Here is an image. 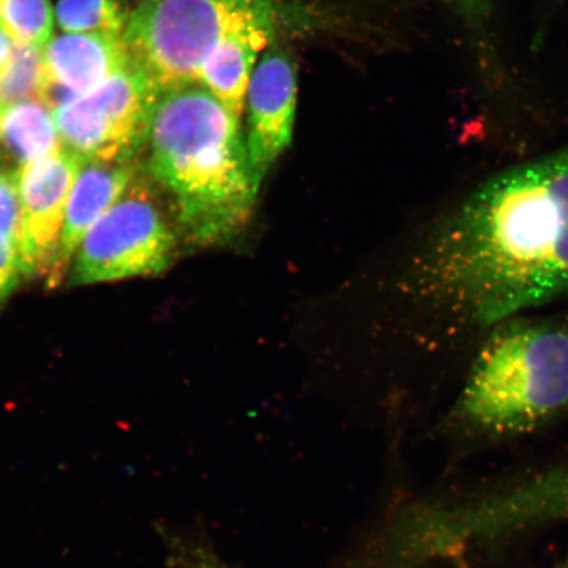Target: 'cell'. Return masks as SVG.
I'll list each match as a JSON object with an SVG mask.
<instances>
[{"label": "cell", "instance_id": "17", "mask_svg": "<svg viewBox=\"0 0 568 568\" xmlns=\"http://www.w3.org/2000/svg\"><path fill=\"white\" fill-rule=\"evenodd\" d=\"M20 204L16 176L0 174V234L18 241Z\"/></svg>", "mask_w": 568, "mask_h": 568}, {"label": "cell", "instance_id": "5", "mask_svg": "<svg viewBox=\"0 0 568 568\" xmlns=\"http://www.w3.org/2000/svg\"><path fill=\"white\" fill-rule=\"evenodd\" d=\"M159 97L131 62L101 87L53 112L62 144L83 162L130 161L146 140Z\"/></svg>", "mask_w": 568, "mask_h": 568}, {"label": "cell", "instance_id": "6", "mask_svg": "<svg viewBox=\"0 0 568 568\" xmlns=\"http://www.w3.org/2000/svg\"><path fill=\"white\" fill-rule=\"evenodd\" d=\"M175 236L161 212L138 189L122 197L83 237L73 272L75 284L159 274L173 260Z\"/></svg>", "mask_w": 568, "mask_h": 568}, {"label": "cell", "instance_id": "1", "mask_svg": "<svg viewBox=\"0 0 568 568\" xmlns=\"http://www.w3.org/2000/svg\"><path fill=\"white\" fill-rule=\"evenodd\" d=\"M415 275L453 333L493 328L568 293V149L496 174L454 205Z\"/></svg>", "mask_w": 568, "mask_h": 568}, {"label": "cell", "instance_id": "11", "mask_svg": "<svg viewBox=\"0 0 568 568\" xmlns=\"http://www.w3.org/2000/svg\"><path fill=\"white\" fill-rule=\"evenodd\" d=\"M274 30L275 26H258L230 34L202 63L197 87L210 91L241 119L248 82Z\"/></svg>", "mask_w": 568, "mask_h": 568}, {"label": "cell", "instance_id": "13", "mask_svg": "<svg viewBox=\"0 0 568 568\" xmlns=\"http://www.w3.org/2000/svg\"><path fill=\"white\" fill-rule=\"evenodd\" d=\"M55 16L67 33L122 36L126 24L118 0H60Z\"/></svg>", "mask_w": 568, "mask_h": 568}, {"label": "cell", "instance_id": "20", "mask_svg": "<svg viewBox=\"0 0 568 568\" xmlns=\"http://www.w3.org/2000/svg\"><path fill=\"white\" fill-rule=\"evenodd\" d=\"M559 568H568V562L565 564L564 566H560Z\"/></svg>", "mask_w": 568, "mask_h": 568}, {"label": "cell", "instance_id": "9", "mask_svg": "<svg viewBox=\"0 0 568 568\" xmlns=\"http://www.w3.org/2000/svg\"><path fill=\"white\" fill-rule=\"evenodd\" d=\"M122 36L65 33L44 47L40 103L52 113L130 65Z\"/></svg>", "mask_w": 568, "mask_h": 568}, {"label": "cell", "instance_id": "16", "mask_svg": "<svg viewBox=\"0 0 568 568\" xmlns=\"http://www.w3.org/2000/svg\"><path fill=\"white\" fill-rule=\"evenodd\" d=\"M173 560L175 568H232L201 535L178 538Z\"/></svg>", "mask_w": 568, "mask_h": 568}, {"label": "cell", "instance_id": "15", "mask_svg": "<svg viewBox=\"0 0 568 568\" xmlns=\"http://www.w3.org/2000/svg\"><path fill=\"white\" fill-rule=\"evenodd\" d=\"M44 83V48L16 44L10 67L0 77V105L40 102Z\"/></svg>", "mask_w": 568, "mask_h": 568}, {"label": "cell", "instance_id": "2", "mask_svg": "<svg viewBox=\"0 0 568 568\" xmlns=\"http://www.w3.org/2000/svg\"><path fill=\"white\" fill-rule=\"evenodd\" d=\"M149 165L173 194L191 243L222 246L252 217L261 183L241 119L202 87L162 92L149 119Z\"/></svg>", "mask_w": 568, "mask_h": 568}, {"label": "cell", "instance_id": "14", "mask_svg": "<svg viewBox=\"0 0 568 568\" xmlns=\"http://www.w3.org/2000/svg\"><path fill=\"white\" fill-rule=\"evenodd\" d=\"M49 0H0V28L16 44L44 48L52 38Z\"/></svg>", "mask_w": 568, "mask_h": 568}, {"label": "cell", "instance_id": "12", "mask_svg": "<svg viewBox=\"0 0 568 568\" xmlns=\"http://www.w3.org/2000/svg\"><path fill=\"white\" fill-rule=\"evenodd\" d=\"M0 141L23 163L62 151L53 113L40 102H21L0 111Z\"/></svg>", "mask_w": 568, "mask_h": 568}, {"label": "cell", "instance_id": "21", "mask_svg": "<svg viewBox=\"0 0 568 568\" xmlns=\"http://www.w3.org/2000/svg\"><path fill=\"white\" fill-rule=\"evenodd\" d=\"M2 110H3V106H2V105H0V111H2Z\"/></svg>", "mask_w": 568, "mask_h": 568}, {"label": "cell", "instance_id": "19", "mask_svg": "<svg viewBox=\"0 0 568 568\" xmlns=\"http://www.w3.org/2000/svg\"><path fill=\"white\" fill-rule=\"evenodd\" d=\"M13 49H16V42H12L9 34L0 28V77H2L7 68L10 67Z\"/></svg>", "mask_w": 568, "mask_h": 568}, {"label": "cell", "instance_id": "18", "mask_svg": "<svg viewBox=\"0 0 568 568\" xmlns=\"http://www.w3.org/2000/svg\"><path fill=\"white\" fill-rule=\"evenodd\" d=\"M23 272L17 240L0 234V301L17 286Z\"/></svg>", "mask_w": 568, "mask_h": 568}, {"label": "cell", "instance_id": "4", "mask_svg": "<svg viewBox=\"0 0 568 568\" xmlns=\"http://www.w3.org/2000/svg\"><path fill=\"white\" fill-rule=\"evenodd\" d=\"M273 0H141L123 41L134 67L159 92L197 87L202 63L230 34L275 26Z\"/></svg>", "mask_w": 568, "mask_h": 568}, {"label": "cell", "instance_id": "10", "mask_svg": "<svg viewBox=\"0 0 568 568\" xmlns=\"http://www.w3.org/2000/svg\"><path fill=\"white\" fill-rule=\"evenodd\" d=\"M130 161L83 162L69 196L59 252V268L77 253L87 233L133 181Z\"/></svg>", "mask_w": 568, "mask_h": 568}, {"label": "cell", "instance_id": "8", "mask_svg": "<svg viewBox=\"0 0 568 568\" xmlns=\"http://www.w3.org/2000/svg\"><path fill=\"white\" fill-rule=\"evenodd\" d=\"M296 102L294 61L282 49L268 48L254 68L244 110L248 161L260 183L293 141Z\"/></svg>", "mask_w": 568, "mask_h": 568}, {"label": "cell", "instance_id": "3", "mask_svg": "<svg viewBox=\"0 0 568 568\" xmlns=\"http://www.w3.org/2000/svg\"><path fill=\"white\" fill-rule=\"evenodd\" d=\"M568 407V329L508 320L495 326L458 399L468 425L494 436L538 428Z\"/></svg>", "mask_w": 568, "mask_h": 568}, {"label": "cell", "instance_id": "7", "mask_svg": "<svg viewBox=\"0 0 568 568\" xmlns=\"http://www.w3.org/2000/svg\"><path fill=\"white\" fill-rule=\"evenodd\" d=\"M83 160L68 149L20 165L19 251L23 272L59 268V252L71 189Z\"/></svg>", "mask_w": 568, "mask_h": 568}]
</instances>
